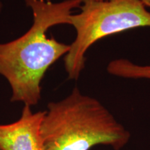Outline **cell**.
I'll return each mask as SVG.
<instances>
[{
	"label": "cell",
	"instance_id": "obj_5",
	"mask_svg": "<svg viewBox=\"0 0 150 150\" xmlns=\"http://www.w3.org/2000/svg\"><path fill=\"white\" fill-rule=\"evenodd\" d=\"M108 72L115 76L129 79H150V65H136L127 59H116L110 62Z\"/></svg>",
	"mask_w": 150,
	"mask_h": 150
},
{
	"label": "cell",
	"instance_id": "obj_4",
	"mask_svg": "<svg viewBox=\"0 0 150 150\" xmlns=\"http://www.w3.org/2000/svg\"><path fill=\"white\" fill-rule=\"evenodd\" d=\"M44 111L32 112L24 105L20 117L8 125L0 124V149L1 150H45L41 126Z\"/></svg>",
	"mask_w": 150,
	"mask_h": 150
},
{
	"label": "cell",
	"instance_id": "obj_3",
	"mask_svg": "<svg viewBox=\"0 0 150 150\" xmlns=\"http://www.w3.org/2000/svg\"><path fill=\"white\" fill-rule=\"evenodd\" d=\"M70 24L76 35L64 59L69 79H77L85 66V54L94 43L105 37L138 27H150V13L142 0H83Z\"/></svg>",
	"mask_w": 150,
	"mask_h": 150
},
{
	"label": "cell",
	"instance_id": "obj_6",
	"mask_svg": "<svg viewBox=\"0 0 150 150\" xmlns=\"http://www.w3.org/2000/svg\"><path fill=\"white\" fill-rule=\"evenodd\" d=\"M142 1L144 5L150 7V0H142Z\"/></svg>",
	"mask_w": 150,
	"mask_h": 150
},
{
	"label": "cell",
	"instance_id": "obj_7",
	"mask_svg": "<svg viewBox=\"0 0 150 150\" xmlns=\"http://www.w3.org/2000/svg\"><path fill=\"white\" fill-rule=\"evenodd\" d=\"M1 9H2V2H1V1L0 0V12H1Z\"/></svg>",
	"mask_w": 150,
	"mask_h": 150
},
{
	"label": "cell",
	"instance_id": "obj_1",
	"mask_svg": "<svg viewBox=\"0 0 150 150\" xmlns=\"http://www.w3.org/2000/svg\"><path fill=\"white\" fill-rule=\"evenodd\" d=\"M31 9L33 24L16 40L0 43V75L8 82L12 91L11 102L35 106L41 98V82L48 69L70 45L48 38L50 28L70 24L72 11L80 8L83 0H24Z\"/></svg>",
	"mask_w": 150,
	"mask_h": 150
},
{
	"label": "cell",
	"instance_id": "obj_8",
	"mask_svg": "<svg viewBox=\"0 0 150 150\" xmlns=\"http://www.w3.org/2000/svg\"><path fill=\"white\" fill-rule=\"evenodd\" d=\"M93 1H106V0H93Z\"/></svg>",
	"mask_w": 150,
	"mask_h": 150
},
{
	"label": "cell",
	"instance_id": "obj_2",
	"mask_svg": "<svg viewBox=\"0 0 150 150\" xmlns=\"http://www.w3.org/2000/svg\"><path fill=\"white\" fill-rule=\"evenodd\" d=\"M41 134L45 150H90L97 145L121 150L131 137L98 99L76 87L65 98L47 104Z\"/></svg>",
	"mask_w": 150,
	"mask_h": 150
},
{
	"label": "cell",
	"instance_id": "obj_9",
	"mask_svg": "<svg viewBox=\"0 0 150 150\" xmlns=\"http://www.w3.org/2000/svg\"><path fill=\"white\" fill-rule=\"evenodd\" d=\"M0 150H1V149H0Z\"/></svg>",
	"mask_w": 150,
	"mask_h": 150
}]
</instances>
